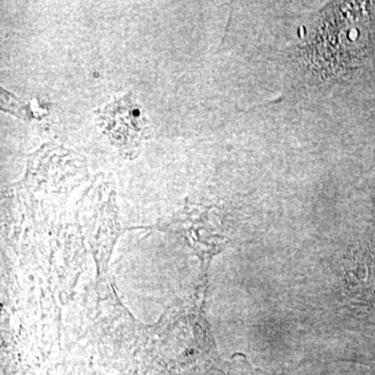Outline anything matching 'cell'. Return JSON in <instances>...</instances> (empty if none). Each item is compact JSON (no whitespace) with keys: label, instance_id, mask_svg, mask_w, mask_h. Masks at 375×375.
<instances>
[{"label":"cell","instance_id":"1","mask_svg":"<svg viewBox=\"0 0 375 375\" xmlns=\"http://www.w3.org/2000/svg\"><path fill=\"white\" fill-rule=\"evenodd\" d=\"M368 25L367 13L359 2L329 6L307 47L314 68L326 75H339L355 67L367 45Z\"/></svg>","mask_w":375,"mask_h":375},{"label":"cell","instance_id":"2","mask_svg":"<svg viewBox=\"0 0 375 375\" xmlns=\"http://www.w3.org/2000/svg\"><path fill=\"white\" fill-rule=\"evenodd\" d=\"M108 122L106 130L112 137L113 143L122 154H137L142 139L147 130V124L140 110L135 106L130 95L108 106L102 114Z\"/></svg>","mask_w":375,"mask_h":375}]
</instances>
